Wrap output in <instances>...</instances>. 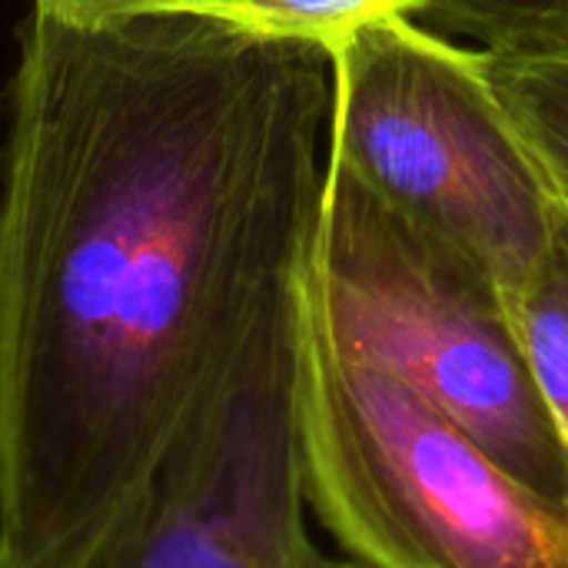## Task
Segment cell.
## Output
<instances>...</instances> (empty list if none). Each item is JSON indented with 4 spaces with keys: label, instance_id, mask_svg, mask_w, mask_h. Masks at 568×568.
<instances>
[{
    "label": "cell",
    "instance_id": "6da1fadb",
    "mask_svg": "<svg viewBox=\"0 0 568 568\" xmlns=\"http://www.w3.org/2000/svg\"><path fill=\"white\" fill-rule=\"evenodd\" d=\"M333 130L323 40L33 3L0 190V568L83 552L300 316Z\"/></svg>",
    "mask_w": 568,
    "mask_h": 568
},
{
    "label": "cell",
    "instance_id": "7a4b0ae2",
    "mask_svg": "<svg viewBox=\"0 0 568 568\" xmlns=\"http://www.w3.org/2000/svg\"><path fill=\"white\" fill-rule=\"evenodd\" d=\"M313 273V270H310ZM296 453L306 509L369 568H568V509L506 473L389 369L300 310Z\"/></svg>",
    "mask_w": 568,
    "mask_h": 568
},
{
    "label": "cell",
    "instance_id": "3957f363",
    "mask_svg": "<svg viewBox=\"0 0 568 568\" xmlns=\"http://www.w3.org/2000/svg\"><path fill=\"white\" fill-rule=\"evenodd\" d=\"M306 310L329 346L419 389L523 486L566 506V453L503 286L336 156Z\"/></svg>",
    "mask_w": 568,
    "mask_h": 568
},
{
    "label": "cell",
    "instance_id": "277c9868",
    "mask_svg": "<svg viewBox=\"0 0 568 568\" xmlns=\"http://www.w3.org/2000/svg\"><path fill=\"white\" fill-rule=\"evenodd\" d=\"M333 156L393 210L476 260L513 300L562 213L483 60L393 10L336 47Z\"/></svg>",
    "mask_w": 568,
    "mask_h": 568
},
{
    "label": "cell",
    "instance_id": "5b68a950",
    "mask_svg": "<svg viewBox=\"0 0 568 568\" xmlns=\"http://www.w3.org/2000/svg\"><path fill=\"white\" fill-rule=\"evenodd\" d=\"M296 346L300 320L253 343L200 399L146 489L53 568H369L326 556L306 526Z\"/></svg>",
    "mask_w": 568,
    "mask_h": 568
},
{
    "label": "cell",
    "instance_id": "8992f818",
    "mask_svg": "<svg viewBox=\"0 0 568 568\" xmlns=\"http://www.w3.org/2000/svg\"><path fill=\"white\" fill-rule=\"evenodd\" d=\"M389 10L476 60L568 53V0H389Z\"/></svg>",
    "mask_w": 568,
    "mask_h": 568
},
{
    "label": "cell",
    "instance_id": "52a82bcc",
    "mask_svg": "<svg viewBox=\"0 0 568 568\" xmlns=\"http://www.w3.org/2000/svg\"><path fill=\"white\" fill-rule=\"evenodd\" d=\"M513 323L529 359L536 389L549 409L568 463V210L562 206L552 240L529 276L509 300ZM568 506V496H566Z\"/></svg>",
    "mask_w": 568,
    "mask_h": 568
},
{
    "label": "cell",
    "instance_id": "ba28073f",
    "mask_svg": "<svg viewBox=\"0 0 568 568\" xmlns=\"http://www.w3.org/2000/svg\"><path fill=\"white\" fill-rule=\"evenodd\" d=\"M483 67L503 110L568 210V53L483 60Z\"/></svg>",
    "mask_w": 568,
    "mask_h": 568
},
{
    "label": "cell",
    "instance_id": "9c48e42d",
    "mask_svg": "<svg viewBox=\"0 0 568 568\" xmlns=\"http://www.w3.org/2000/svg\"><path fill=\"white\" fill-rule=\"evenodd\" d=\"M146 10L213 13L256 30L313 37L336 47L349 30L386 13L389 0H150Z\"/></svg>",
    "mask_w": 568,
    "mask_h": 568
},
{
    "label": "cell",
    "instance_id": "30bf717a",
    "mask_svg": "<svg viewBox=\"0 0 568 568\" xmlns=\"http://www.w3.org/2000/svg\"><path fill=\"white\" fill-rule=\"evenodd\" d=\"M63 13H136L146 0H33Z\"/></svg>",
    "mask_w": 568,
    "mask_h": 568
}]
</instances>
